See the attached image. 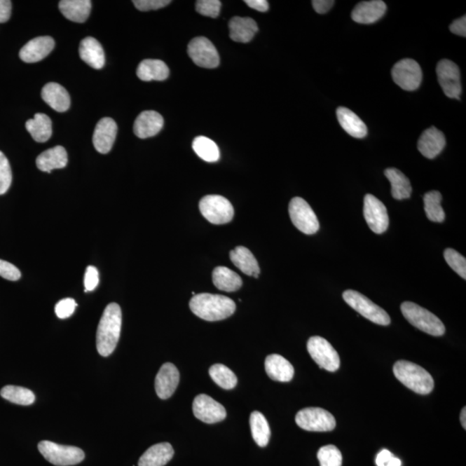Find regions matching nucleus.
I'll use <instances>...</instances> for the list:
<instances>
[{"label":"nucleus","instance_id":"f257e3e1","mask_svg":"<svg viewBox=\"0 0 466 466\" xmlns=\"http://www.w3.org/2000/svg\"><path fill=\"white\" fill-rule=\"evenodd\" d=\"M121 327V308L117 303H110L104 311L97 330L96 346L100 355L110 356L116 349Z\"/></svg>","mask_w":466,"mask_h":466},{"label":"nucleus","instance_id":"f03ea898","mask_svg":"<svg viewBox=\"0 0 466 466\" xmlns=\"http://www.w3.org/2000/svg\"><path fill=\"white\" fill-rule=\"evenodd\" d=\"M189 307L193 314L207 322L225 320L236 310V304L229 297L207 293L193 296Z\"/></svg>","mask_w":466,"mask_h":466},{"label":"nucleus","instance_id":"7ed1b4c3","mask_svg":"<svg viewBox=\"0 0 466 466\" xmlns=\"http://www.w3.org/2000/svg\"><path fill=\"white\" fill-rule=\"evenodd\" d=\"M393 371L399 381L413 392L427 395L434 390V378L418 364L405 360L397 361L394 365Z\"/></svg>","mask_w":466,"mask_h":466},{"label":"nucleus","instance_id":"20e7f679","mask_svg":"<svg viewBox=\"0 0 466 466\" xmlns=\"http://www.w3.org/2000/svg\"><path fill=\"white\" fill-rule=\"evenodd\" d=\"M402 315L413 327L432 336H442L446 331L441 320L426 308L420 307L410 301H405L401 306Z\"/></svg>","mask_w":466,"mask_h":466},{"label":"nucleus","instance_id":"39448f33","mask_svg":"<svg viewBox=\"0 0 466 466\" xmlns=\"http://www.w3.org/2000/svg\"><path fill=\"white\" fill-rule=\"evenodd\" d=\"M39 450L46 460L57 466L77 465L85 458V453L79 447L59 445L48 441H41Z\"/></svg>","mask_w":466,"mask_h":466},{"label":"nucleus","instance_id":"423d86ee","mask_svg":"<svg viewBox=\"0 0 466 466\" xmlns=\"http://www.w3.org/2000/svg\"><path fill=\"white\" fill-rule=\"evenodd\" d=\"M346 303L354 310L359 313L364 318L378 325L388 326L390 324V317L379 306L375 304L369 298L355 290H346L343 294Z\"/></svg>","mask_w":466,"mask_h":466},{"label":"nucleus","instance_id":"0eeeda50","mask_svg":"<svg viewBox=\"0 0 466 466\" xmlns=\"http://www.w3.org/2000/svg\"><path fill=\"white\" fill-rule=\"evenodd\" d=\"M199 207L203 217L214 225H224L233 221L234 208L225 197L205 196L200 201Z\"/></svg>","mask_w":466,"mask_h":466},{"label":"nucleus","instance_id":"6e6552de","mask_svg":"<svg viewBox=\"0 0 466 466\" xmlns=\"http://www.w3.org/2000/svg\"><path fill=\"white\" fill-rule=\"evenodd\" d=\"M289 212L294 226L307 235L315 234L320 229V223L310 205L301 197L290 201Z\"/></svg>","mask_w":466,"mask_h":466},{"label":"nucleus","instance_id":"1a4fd4ad","mask_svg":"<svg viewBox=\"0 0 466 466\" xmlns=\"http://www.w3.org/2000/svg\"><path fill=\"white\" fill-rule=\"evenodd\" d=\"M296 423L310 432H329L336 427V420L331 413L320 408H307L297 413Z\"/></svg>","mask_w":466,"mask_h":466},{"label":"nucleus","instance_id":"9d476101","mask_svg":"<svg viewBox=\"0 0 466 466\" xmlns=\"http://www.w3.org/2000/svg\"><path fill=\"white\" fill-rule=\"evenodd\" d=\"M307 346L308 353L320 368L330 372L338 370L341 366L338 354L327 339L320 336L311 337Z\"/></svg>","mask_w":466,"mask_h":466},{"label":"nucleus","instance_id":"9b49d317","mask_svg":"<svg viewBox=\"0 0 466 466\" xmlns=\"http://www.w3.org/2000/svg\"><path fill=\"white\" fill-rule=\"evenodd\" d=\"M393 80L406 91H415L423 81V71L419 63L413 59H404L393 67Z\"/></svg>","mask_w":466,"mask_h":466},{"label":"nucleus","instance_id":"f8f14e48","mask_svg":"<svg viewBox=\"0 0 466 466\" xmlns=\"http://www.w3.org/2000/svg\"><path fill=\"white\" fill-rule=\"evenodd\" d=\"M188 53L192 61L201 68L215 69L219 65L218 51L206 37L193 39L189 44Z\"/></svg>","mask_w":466,"mask_h":466},{"label":"nucleus","instance_id":"ddd939ff","mask_svg":"<svg viewBox=\"0 0 466 466\" xmlns=\"http://www.w3.org/2000/svg\"><path fill=\"white\" fill-rule=\"evenodd\" d=\"M364 215L373 233L382 234L389 227V215L385 205L372 195H366L364 200Z\"/></svg>","mask_w":466,"mask_h":466},{"label":"nucleus","instance_id":"4468645a","mask_svg":"<svg viewBox=\"0 0 466 466\" xmlns=\"http://www.w3.org/2000/svg\"><path fill=\"white\" fill-rule=\"evenodd\" d=\"M437 76L444 92L451 99L460 100L462 92L460 71L454 62L442 60L437 65Z\"/></svg>","mask_w":466,"mask_h":466},{"label":"nucleus","instance_id":"2eb2a0df","mask_svg":"<svg viewBox=\"0 0 466 466\" xmlns=\"http://www.w3.org/2000/svg\"><path fill=\"white\" fill-rule=\"evenodd\" d=\"M193 411L197 419L207 424L219 423L226 417V410L223 405L205 394L195 398Z\"/></svg>","mask_w":466,"mask_h":466},{"label":"nucleus","instance_id":"dca6fc26","mask_svg":"<svg viewBox=\"0 0 466 466\" xmlns=\"http://www.w3.org/2000/svg\"><path fill=\"white\" fill-rule=\"evenodd\" d=\"M118 125L113 118L100 119L92 136V143L96 151L102 154L109 153L116 139Z\"/></svg>","mask_w":466,"mask_h":466},{"label":"nucleus","instance_id":"f3484780","mask_svg":"<svg viewBox=\"0 0 466 466\" xmlns=\"http://www.w3.org/2000/svg\"><path fill=\"white\" fill-rule=\"evenodd\" d=\"M179 381H180V373L177 368L171 363L164 364L156 376V395L163 400H166L174 393Z\"/></svg>","mask_w":466,"mask_h":466},{"label":"nucleus","instance_id":"a211bd4d","mask_svg":"<svg viewBox=\"0 0 466 466\" xmlns=\"http://www.w3.org/2000/svg\"><path fill=\"white\" fill-rule=\"evenodd\" d=\"M54 48L55 41L52 37H36L21 48L20 57L22 61L27 63L40 62L47 57Z\"/></svg>","mask_w":466,"mask_h":466},{"label":"nucleus","instance_id":"6ab92c4d","mask_svg":"<svg viewBox=\"0 0 466 466\" xmlns=\"http://www.w3.org/2000/svg\"><path fill=\"white\" fill-rule=\"evenodd\" d=\"M164 121L162 115L155 111H145L139 115L134 123V133L139 139L154 137L161 132Z\"/></svg>","mask_w":466,"mask_h":466},{"label":"nucleus","instance_id":"aec40b11","mask_svg":"<svg viewBox=\"0 0 466 466\" xmlns=\"http://www.w3.org/2000/svg\"><path fill=\"white\" fill-rule=\"evenodd\" d=\"M386 10L385 3L381 0L361 2L353 9L352 18L357 23L370 25L378 21Z\"/></svg>","mask_w":466,"mask_h":466},{"label":"nucleus","instance_id":"412c9836","mask_svg":"<svg viewBox=\"0 0 466 466\" xmlns=\"http://www.w3.org/2000/svg\"><path fill=\"white\" fill-rule=\"evenodd\" d=\"M446 146V137L437 128L425 130L418 141V150L425 158L434 159Z\"/></svg>","mask_w":466,"mask_h":466},{"label":"nucleus","instance_id":"4be33fe9","mask_svg":"<svg viewBox=\"0 0 466 466\" xmlns=\"http://www.w3.org/2000/svg\"><path fill=\"white\" fill-rule=\"evenodd\" d=\"M79 54L82 61L95 69H102L105 65V52L102 44L93 37H85L81 41Z\"/></svg>","mask_w":466,"mask_h":466},{"label":"nucleus","instance_id":"5701e85b","mask_svg":"<svg viewBox=\"0 0 466 466\" xmlns=\"http://www.w3.org/2000/svg\"><path fill=\"white\" fill-rule=\"evenodd\" d=\"M42 98L52 109L58 113H65L70 107V96L62 85L50 82L44 85Z\"/></svg>","mask_w":466,"mask_h":466},{"label":"nucleus","instance_id":"b1692460","mask_svg":"<svg viewBox=\"0 0 466 466\" xmlns=\"http://www.w3.org/2000/svg\"><path fill=\"white\" fill-rule=\"evenodd\" d=\"M266 371L272 380L283 383L292 381L294 374L293 365L278 354L266 357Z\"/></svg>","mask_w":466,"mask_h":466},{"label":"nucleus","instance_id":"393cba45","mask_svg":"<svg viewBox=\"0 0 466 466\" xmlns=\"http://www.w3.org/2000/svg\"><path fill=\"white\" fill-rule=\"evenodd\" d=\"M231 39L234 42L246 43L251 42L259 27L251 18L234 17L229 22Z\"/></svg>","mask_w":466,"mask_h":466},{"label":"nucleus","instance_id":"a878e982","mask_svg":"<svg viewBox=\"0 0 466 466\" xmlns=\"http://www.w3.org/2000/svg\"><path fill=\"white\" fill-rule=\"evenodd\" d=\"M68 164V153L62 146L48 149L36 158V167L43 172L51 173L53 170L63 169Z\"/></svg>","mask_w":466,"mask_h":466},{"label":"nucleus","instance_id":"bb28decb","mask_svg":"<svg viewBox=\"0 0 466 466\" xmlns=\"http://www.w3.org/2000/svg\"><path fill=\"white\" fill-rule=\"evenodd\" d=\"M59 9L67 20L74 23H84L87 21L92 9L90 0H62Z\"/></svg>","mask_w":466,"mask_h":466},{"label":"nucleus","instance_id":"cd10ccee","mask_svg":"<svg viewBox=\"0 0 466 466\" xmlns=\"http://www.w3.org/2000/svg\"><path fill=\"white\" fill-rule=\"evenodd\" d=\"M174 449L170 443L156 444L142 455L139 466H164L172 460Z\"/></svg>","mask_w":466,"mask_h":466},{"label":"nucleus","instance_id":"c85d7f7f","mask_svg":"<svg viewBox=\"0 0 466 466\" xmlns=\"http://www.w3.org/2000/svg\"><path fill=\"white\" fill-rule=\"evenodd\" d=\"M230 259L234 266L240 268L244 274L255 278L259 277V264L249 249L244 246H238L231 251Z\"/></svg>","mask_w":466,"mask_h":466},{"label":"nucleus","instance_id":"c756f323","mask_svg":"<svg viewBox=\"0 0 466 466\" xmlns=\"http://www.w3.org/2000/svg\"><path fill=\"white\" fill-rule=\"evenodd\" d=\"M337 118L342 128L349 134L350 136L356 139H363L367 135V126L362 119L354 114L352 111L346 107H338L337 109Z\"/></svg>","mask_w":466,"mask_h":466},{"label":"nucleus","instance_id":"7c9ffc66","mask_svg":"<svg viewBox=\"0 0 466 466\" xmlns=\"http://www.w3.org/2000/svg\"><path fill=\"white\" fill-rule=\"evenodd\" d=\"M137 76L141 81H164L170 76V69L161 60L146 59L140 63Z\"/></svg>","mask_w":466,"mask_h":466},{"label":"nucleus","instance_id":"2f4dec72","mask_svg":"<svg viewBox=\"0 0 466 466\" xmlns=\"http://www.w3.org/2000/svg\"><path fill=\"white\" fill-rule=\"evenodd\" d=\"M212 282L216 288L222 292H234L242 287V279L236 272L229 268L219 266L212 272Z\"/></svg>","mask_w":466,"mask_h":466},{"label":"nucleus","instance_id":"473e14b6","mask_svg":"<svg viewBox=\"0 0 466 466\" xmlns=\"http://www.w3.org/2000/svg\"><path fill=\"white\" fill-rule=\"evenodd\" d=\"M385 177L391 184V195L396 200L409 199L411 196L412 186L409 178L400 170L390 167L385 170Z\"/></svg>","mask_w":466,"mask_h":466},{"label":"nucleus","instance_id":"72a5a7b5","mask_svg":"<svg viewBox=\"0 0 466 466\" xmlns=\"http://www.w3.org/2000/svg\"><path fill=\"white\" fill-rule=\"evenodd\" d=\"M25 126L33 139L39 143H44L51 137L52 121L46 114H35L34 118L29 119Z\"/></svg>","mask_w":466,"mask_h":466},{"label":"nucleus","instance_id":"f704fd0d","mask_svg":"<svg viewBox=\"0 0 466 466\" xmlns=\"http://www.w3.org/2000/svg\"><path fill=\"white\" fill-rule=\"evenodd\" d=\"M249 426L253 439L260 447H266L270 438V430L268 421L260 412L254 411L249 417Z\"/></svg>","mask_w":466,"mask_h":466},{"label":"nucleus","instance_id":"c9c22d12","mask_svg":"<svg viewBox=\"0 0 466 466\" xmlns=\"http://www.w3.org/2000/svg\"><path fill=\"white\" fill-rule=\"evenodd\" d=\"M192 147L197 156L207 163H216L221 158L218 145L207 137H197L193 141Z\"/></svg>","mask_w":466,"mask_h":466},{"label":"nucleus","instance_id":"e433bc0d","mask_svg":"<svg viewBox=\"0 0 466 466\" xmlns=\"http://www.w3.org/2000/svg\"><path fill=\"white\" fill-rule=\"evenodd\" d=\"M424 210L430 221L441 223L445 221L446 214L441 207L442 196L439 191L428 192L424 196Z\"/></svg>","mask_w":466,"mask_h":466},{"label":"nucleus","instance_id":"4c0bfd02","mask_svg":"<svg viewBox=\"0 0 466 466\" xmlns=\"http://www.w3.org/2000/svg\"><path fill=\"white\" fill-rule=\"evenodd\" d=\"M0 395L6 400L13 402V404L29 406L35 402V395L32 390L26 388L7 385L3 388L0 391Z\"/></svg>","mask_w":466,"mask_h":466},{"label":"nucleus","instance_id":"58836bf2","mask_svg":"<svg viewBox=\"0 0 466 466\" xmlns=\"http://www.w3.org/2000/svg\"><path fill=\"white\" fill-rule=\"evenodd\" d=\"M210 375L212 381L222 389L232 390L237 385L238 378L233 371L221 364L212 365L210 369Z\"/></svg>","mask_w":466,"mask_h":466},{"label":"nucleus","instance_id":"ea45409f","mask_svg":"<svg viewBox=\"0 0 466 466\" xmlns=\"http://www.w3.org/2000/svg\"><path fill=\"white\" fill-rule=\"evenodd\" d=\"M317 458L320 466H341L342 454L336 446L333 445L322 447L319 450Z\"/></svg>","mask_w":466,"mask_h":466},{"label":"nucleus","instance_id":"a19ab883","mask_svg":"<svg viewBox=\"0 0 466 466\" xmlns=\"http://www.w3.org/2000/svg\"><path fill=\"white\" fill-rule=\"evenodd\" d=\"M444 257L448 266L462 278L466 279V259L453 249H446Z\"/></svg>","mask_w":466,"mask_h":466},{"label":"nucleus","instance_id":"79ce46f5","mask_svg":"<svg viewBox=\"0 0 466 466\" xmlns=\"http://www.w3.org/2000/svg\"><path fill=\"white\" fill-rule=\"evenodd\" d=\"M12 181V170L8 159L3 152L0 151V196L8 191Z\"/></svg>","mask_w":466,"mask_h":466},{"label":"nucleus","instance_id":"37998d69","mask_svg":"<svg viewBox=\"0 0 466 466\" xmlns=\"http://www.w3.org/2000/svg\"><path fill=\"white\" fill-rule=\"evenodd\" d=\"M196 8L200 15L215 18L221 13V2L219 0H199Z\"/></svg>","mask_w":466,"mask_h":466},{"label":"nucleus","instance_id":"c03bdc74","mask_svg":"<svg viewBox=\"0 0 466 466\" xmlns=\"http://www.w3.org/2000/svg\"><path fill=\"white\" fill-rule=\"evenodd\" d=\"M76 307V301L71 299V298H66V299L60 301L55 306V312L58 318L67 319L74 314Z\"/></svg>","mask_w":466,"mask_h":466},{"label":"nucleus","instance_id":"a18cd8bd","mask_svg":"<svg viewBox=\"0 0 466 466\" xmlns=\"http://www.w3.org/2000/svg\"><path fill=\"white\" fill-rule=\"evenodd\" d=\"M170 3V0H134L133 1L134 6L141 12L161 9L169 6Z\"/></svg>","mask_w":466,"mask_h":466},{"label":"nucleus","instance_id":"49530a36","mask_svg":"<svg viewBox=\"0 0 466 466\" xmlns=\"http://www.w3.org/2000/svg\"><path fill=\"white\" fill-rule=\"evenodd\" d=\"M0 277L9 281H18L21 277V272L13 263L0 259Z\"/></svg>","mask_w":466,"mask_h":466},{"label":"nucleus","instance_id":"de8ad7c7","mask_svg":"<svg viewBox=\"0 0 466 466\" xmlns=\"http://www.w3.org/2000/svg\"><path fill=\"white\" fill-rule=\"evenodd\" d=\"M100 282L99 271L95 267L88 266L84 277L85 292H90L96 289Z\"/></svg>","mask_w":466,"mask_h":466},{"label":"nucleus","instance_id":"09e8293b","mask_svg":"<svg viewBox=\"0 0 466 466\" xmlns=\"http://www.w3.org/2000/svg\"><path fill=\"white\" fill-rule=\"evenodd\" d=\"M12 14V2L9 0H0V24L6 23Z\"/></svg>","mask_w":466,"mask_h":466},{"label":"nucleus","instance_id":"8fccbe9b","mask_svg":"<svg viewBox=\"0 0 466 466\" xmlns=\"http://www.w3.org/2000/svg\"><path fill=\"white\" fill-rule=\"evenodd\" d=\"M450 31L460 36H466V17H462L453 22L450 25Z\"/></svg>","mask_w":466,"mask_h":466},{"label":"nucleus","instance_id":"3c124183","mask_svg":"<svg viewBox=\"0 0 466 466\" xmlns=\"http://www.w3.org/2000/svg\"><path fill=\"white\" fill-rule=\"evenodd\" d=\"M312 4L316 13L324 14L333 7L334 1H331V0H314Z\"/></svg>","mask_w":466,"mask_h":466},{"label":"nucleus","instance_id":"603ef678","mask_svg":"<svg viewBox=\"0 0 466 466\" xmlns=\"http://www.w3.org/2000/svg\"><path fill=\"white\" fill-rule=\"evenodd\" d=\"M245 3L252 9L257 11V12L266 13L270 6L266 0H245Z\"/></svg>","mask_w":466,"mask_h":466},{"label":"nucleus","instance_id":"864d4df0","mask_svg":"<svg viewBox=\"0 0 466 466\" xmlns=\"http://www.w3.org/2000/svg\"><path fill=\"white\" fill-rule=\"evenodd\" d=\"M392 457L393 454L389 450H383L376 456V464L378 466H385Z\"/></svg>","mask_w":466,"mask_h":466},{"label":"nucleus","instance_id":"5fc2aeb1","mask_svg":"<svg viewBox=\"0 0 466 466\" xmlns=\"http://www.w3.org/2000/svg\"><path fill=\"white\" fill-rule=\"evenodd\" d=\"M401 465H402V461L399 460V458L393 456L392 458H390V460L388 462L385 466H401Z\"/></svg>","mask_w":466,"mask_h":466},{"label":"nucleus","instance_id":"6e6d98bb","mask_svg":"<svg viewBox=\"0 0 466 466\" xmlns=\"http://www.w3.org/2000/svg\"><path fill=\"white\" fill-rule=\"evenodd\" d=\"M465 417H466V409L464 408L463 409H462L461 415H460L461 424H462V426H463L464 430H466V427H466Z\"/></svg>","mask_w":466,"mask_h":466}]
</instances>
